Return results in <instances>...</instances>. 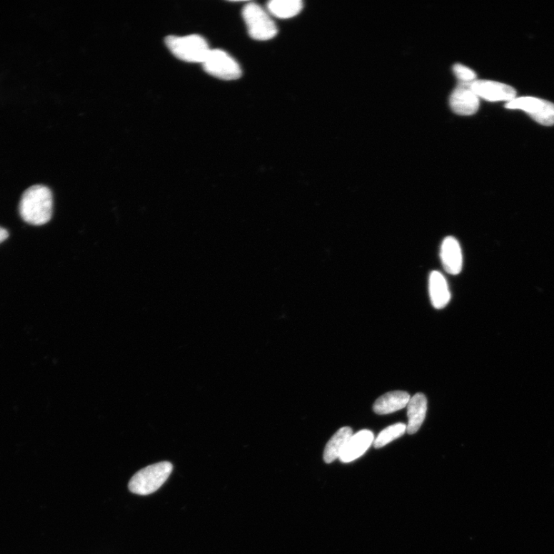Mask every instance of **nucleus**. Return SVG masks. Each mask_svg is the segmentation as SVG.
<instances>
[{"instance_id": "obj_8", "label": "nucleus", "mask_w": 554, "mask_h": 554, "mask_svg": "<svg viewBox=\"0 0 554 554\" xmlns=\"http://www.w3.org/2000/svg\"><path fill=\"white\" fill-rule=\"evenodd\" d=\"M473 91L479 98L490 102H510L516 98V91L508 85L489 81H475L471 83Z\"/></svg>"}, {"instance_id": "obj_11", "label": "nucleus", "mask_w": 554, "mask_h": 554, "mask_svg": "<svg viewBox=\"0 0 554 554\" xmlns=\"http://www.w3.org/2000/svg\"><path fill=\"white\" fill-rule=\"evenodd\" d=\"M411 396L404 391H392L381 396L373 404L376 413L385 415L407 407Z\"/></svg>"}, {"instance_id": "obj_1", "label": "nucleus", "mask_w": 554, "mask_h": 554, "mask_svg": "<svg viewBox=\"0 0 554 554\" xmlns=\"http://www.w3.org/2000/svg\"><path fill=\"white\" fill-rule=\"evenodd\" d=\"M53 194L44 185H34L24 193L19 203V213L23 220L32 225L41 226L51 220Z\"/></svg>"}, {"instance_id": "obj_18", "label": "nucleus", "mask_w": 554, "mask_h": 554, "mask_svg": "<svg viewBox=\"0 0 554 554\" xmlns=\"http://www.w3.org/2000/svg\"><path fill=\"white\" fill-rule=\"evenodd\" d=\"M9 237V233L6 230L0 227V243L5 241Z\"/></svg>"}, {"instance_id": "obj_6", "label": "nucleus", "mask_w": 554, "mask_h": 554, "mask_svg": "<svg viewBox=\"0 0 554 554\" xmlns=\"http://www.w3.org/2000/svg\"><path fill=\"white\" fill-rule=\"evenodd\" d=\"M506 108L523 111L541 125H554V104L542 99L531 96L515 98L507 103Z\"/></svg>"}, {"instance_id": "obj_7", "label": "nucleus", "mask_w": 554, "mask_h": 554, "mask_svg": "<svg viewBox=\"0 0 554 554\" xmlns=\"http://www.w3.org/2000/svg\"><path fill=\"white\" fill-rule=\"evenodd\" d=\"M479 97L473 91L471 83H460L450 96L452 111L460 116H471L480 106Z\"/></svg>"}, {"instance_id": "obj_16", "label": "nucleus", "mask_w": 554, "mask_h": 554, "mask_svg": "<svg viewBox=\"0 0 554 554\" xmlns=\"http://www.w3.org/2000/svg\"><path fill=\"white\" fill-rule=\"evenodd\" d=\"M407 432V425L396 423L382 430L378 438L373 441L375 448L379 449L386 446L394 440H397Z\"/></svg>"}, {"instance_id": "obj_13", "label": "nucleus", "mask_w": 554, "mask_h": 554, "mask_svg": "<svg viewBox=\"0 0 554 554\" xmlns=\"http://www.w3.org/2000/svg\"><path fill=\"white\" fill-rule=\"evenodd\" d=\"M429 293L432 304L436 309L444 308L450 301L448 283L439 271H433L430 276Z\"/></svg>"}, {"instance_id": "obj_15", "label": "nucleus", "mask_w": 554, "mask_h": 554, "mask_svg": "<svg viewBox=\"0 0 554 554\" xmlns=\"http://www.w3.org/2000/svg\"><path fill=\"white\" fill-rule=\"evenodd\" d=\"M303 7L301 0H273L267 5L268 12L280 19L294 17L301 12Z\"/></svg>"}, {"instance_id": "obj_14", "label": "nucleus", "mask_w": 554, "mask_h": 554, "mask_svg": "<svg viewBox=\"0 0 554 554\" xmlns=\"http://www.w3.org/2000/svg\"><path fill=\"white\" fill-rule=\"evenodd\" d=\"M353 430L349 427H344L336 432L328 443L323 453V460L326 463H331L340 458L346 444L353 436Z\"/></svg>"}, {"instance_id": "obj_10", "label": "nucleus", "mask_w": 554, "mask_h": 554, "mask_svg": "<svg viewBox=\"0 0 554 554\" xmlns=\"http://www.w3.org/2000/svg\"><path fill=\"white\" fill-rule=\"evenodd\" d=\"M373 441V433L368 430H363L353 435L339 459L343 463L357 460L369 449Z\"/></svg>"}, {"instance_id": "obj_2", "label": "nucleus", "mask_w": 554, "mask_h": 554, "mask_svg": "<svg viewBox=\"0 0 554 554\" xmlns=\"http://www.w3.org/2000/svg\"><path fill=\"white\" fill-rule=\"evenodd\" d=\"M172 471L173 465L170 462L151 465L134 474L129 483V490L138 495H149L163 486Z\"/></svg>"}, {"instance_id": "obj_3", "label": "nucleus", "mask_w": 554, "mask_h": 554, "mask_svg": "<svg viewBox=\"0 0 554 554\" xmlns=\"http://www.w3.org/2000/svg\"><path fill=\"white\" fill-rule=\"evenodd\" d=\"M166 45L176 57L189 63L203 64L211 51L206 39L199 35L170 36L166 38Z\"/></svg>"}, {"instance_id": "obj_9", "label": "nucleus", "mask_w": 554, "mask_h": 554, "mask_svg": "<svg viewBox=\"0 0 554 554\" xmlns=\"http://www.w3.org/2000/svg\"><path fill=\"white\" fill-rule=\"evenodd\" d=\"M440 259L445 271L451 275L459 274L463 268L460 245L454 237L448 236L442 243Z\"/></svg>"}, {"instance_id": "obj_17", "label": "nucleus", "mask_w": 554, "mask_h": 554, "mask_svg": "<svg viewBox=\"0 0 554 554\" xmlns=\"http://www.w3.org/2000/svg\"><path fill=\"white\" fill-rule=\"evenodd\" d=\"M453 73L461 83H472L476 80L477 75L471 69L462 64L453 66Z\"/></svg>"}, {"instance_id": "obj_12", "label": "nucleus", "mask_w": 554, "mask_h": 554, "mask_svg": "<svg viewBox=\"0 0 554 554\" xmlns=\"http://www.w3.org/2000/svg\"><path fill=\"white\" fill-rule=\"evenodd\" d=\"M427 411V398L423 393L415 394L408 404V433L414 434L419 430L426 417Z\"/></svg>"}, {"instance_id": "obj_5", "label": "nucleus", "mask_w": 554, "mask_h": 554, "mask_svg": "<svg viewBox=\"0 0 554 554\" xmlns=\"http://www.w3.org/2000/svg\"><path fill=\"white\" fill-rule=\"evenodd\" d=\"M204 71L224 81H235L242 76L241 66L222 49H211L203 62Z\"/></svg>"}, {"instance_id": "obj_4", "label": "nucleus", "mask_w": 554, "mask_h": 554, "mask_svg": "<svg viewBox=\"0 0 554 554\" xmlns=\"http://www.w3.org/2000/svg\"><path fill=\"white\" fill-rule=\"evenodd\" d=\"M242 16L249 35L255 41H270L278 33L270 15L258 4H246L243 9Z\"/></svg>"}]
</instances>
